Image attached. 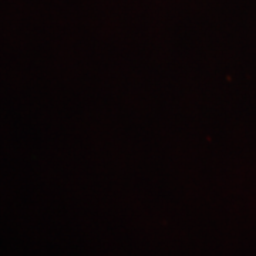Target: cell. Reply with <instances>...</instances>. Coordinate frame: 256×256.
I'll return each instance as SVG.
<instances>
[]
</instances>
